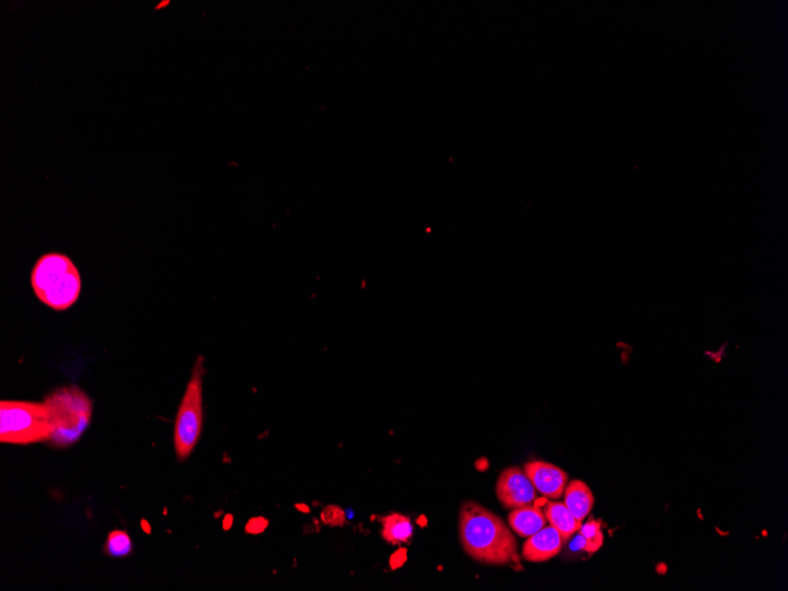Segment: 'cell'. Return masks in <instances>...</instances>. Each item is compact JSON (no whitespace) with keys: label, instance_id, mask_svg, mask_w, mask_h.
I'll return each instance as SVG.
<instances>
[{"label":"cell","instance_id":"6da1fadb","mask_svg":"<svg viewBox=\"0 0 788 591\" xmlns=\"http://www.w3.org/2000/svg\"><path fill=\"white\" fill-rule=\"evenodd\" d=\"M460 538L465 553L477 562L490 565L520 562L515 536L498 516L476 502H465L462 505Z\"/></svg>","mask_w":788,"mask_h":591},{"label":"cell","instance_id":"7a4b0ae2","mask_svg":"<svg viewBox=\"0 0 788 591\" xmlns=\"http://www.w3.org/2000/svg\"><path fill=\"white\" fill-rule=\"evenodd\" d=\"M31 284L36 297L55 310H65L79 300L82 280L68 255L47 253L33 266Z\"/></svg>","mask_w":788,"mask_h":591},{"label":"cell","instance_id":"3957f363","mask_svg":"<svg viewBox=\"0 0 788 591\" xmlns=\"http://www.w3.org/2000/svg\"><path fill=\"white\" fill-rule=\"evenodd\" d=\"M51 426L49 442L54 448H69L80 441L92 418V401L79 386L62 387L46 401Z\"/></svg>","mask_w":788,"mask_h":591},{"label":"cell","instance_id":"277c9868","mask_svg":"<svg viewBox=\"0 0 788 591\" xmlns=\"http://www.w3.org/2000/svg\"><path fill=\"white\" fill-rule=\"evenodd\" d=\"M51 435L46 404L35 401L0 402V441L5 444L29 445L47 442Z\"/></svg>","mask_w":788,"mask_h":591},{"label":"cell","instance_id":"5b68a950","mask_svg":"<svg viewBox=\"0 0 788 591\" xmlns=\"http://www.w3.org/2000/svg\"><path fill=\"white\" fill-rule=\"evenodd\" d=\"M203 359L199 358L192 368L190 383L177 412L174 444L179 460L191 456L198 444L203 426Z\"/></svg>","mask_w":788,"mask_h":591},{"label":"cell","instance_id":"8992f818","mask_svg":"<svg viewBox=\"0 0 788 591\" xmlns=\"http://www.w3.org/2000/svg\"><path fill=\"white\" fill-rule=\"evenodd\" d=\"M496 494L505 509L527 507L538 500L535 486L520 468H509L502 472Z\"/></svg>","mask_w":788,"mask_h":591},{"label":"cell","instance_id":"52a82bcc","mask_svg":"<svg viewBox=\"0 0 788 591\" xmlns=\"http://www.w3.org/2000/svg\"><path fill=\"white\" fill-rule=\"evenodd\" d=\"M525 475L531 480L536 490L550 500H558L564 494L568 485V474L542 460H532L524 465Z\"/></svg>","mask_w":788,"mask_h":591},{"label":"cell","instance_id":"ba28073f","mask_svg":"<svg viewBox=\"0 0 788 591\" xmlns=\"http://www.w3.org/2000/svg\"><path fill=\"white\" fill-rule=\"evenodd\" d=\"M563 538L554 527H544L528 537L523 545V559L532 563L547 562L557 556L563 546Z\"/></svg>","mask_w":788,"mask_h":591},{"label":"cell","instance_id":"9c48e42d","mask_svg":"<svg viewBox=\"0 0 788 591\" xmlns=\"http://www.w3.org/2000/svg\"><path fill=\"white\" fill-rule=\"evenodd\" d=\"M509 526L521 537L528 538L538 533L547 524L546 513L535 505L513 510L509 515Z\"/></svg>","mask_w":788,"mask_h":591},{"label":"cell","instance_id":"30bf717a","mask_svg":"<svg viewBox=\"0 0 788 591\" xmlns=\"http://www.w3.org/2000/svg\"><path fill=\"white\" fill-rule=\"evenodd\" d=\"M595 497L593 491L582 480H572L564 491V504L571 510L573 517L583 523L594 508Z\"/></svg>","mask_w":788,"mask_h":591},{"label":"cell","instance_id":"8fae6325","mask_svg":"<svg viewBox=\"0 0 788 591\" xmlns=\"http://www.w3.org/2000/svg\"><path fill=\"white\" fill-rule=\"evenodd\" d=\"M544 513H546L547 522L558 530L564 543L568 542L573 535L579 533L580 527H582V522L573 517L564 502H549L544 509Z\"/></svg>","mask_w":788,"mask_h":591},{"label":"cell","instance_id":"7c38bea8","mask_svg":"<svg viewBox=\"0 0 788 591\" xmlns=\"http://www.w3.org/2000/svg\"><path fill=\"white\" fill-rule=\"evenodd\" d=\"M413 526L409 517L401 513H391L383 520L381 536L390 545L408 543L413 537Z\"/></svg>","mask_w":788,"mask_h":591},{"label":"cell","instance_id":"4fadbf2b","mask_svg":"<svg viewBox=\"0 0 788 591\" xmlns=\"http://www.w3.org/2000/svg\"><path fill=\"white\" fill-rule=\"evenodd\" d=\"M603 542H605V536L601 530V523L594 519H590L580 527V536L575 539L576 545L589 553H597L603 545Z\"/></svg>","mask_w":788,"mask_h":591},{"label":"cell","instance_id":"5bb4252c","mask_svg":"<svg viewBox=\"0 0 788 591\" xmlns=\"http://www.w3.org/2000/svg\"><path fill=\"white\" fill-rule=\"evenodd\" d=\"M105 552L106 555L113 557H127L132 552L131 536L123 530H114L110 533L106 539Z\"/></svg>","mask_w":788,"mask_h":591},{"label":"cell","instance_id":"9a60e30c","mask_svg":"<svg viewBox=\"0 0 788 591\" xmlns=\"http://www.w3.org/2000/svg\"><path fill=\"white\" fill-rule=\"evenodd\" d=\"M321 519L331 527H343L346 522L345 512L336 505H329L321 512Z\"/></svg>","mask_w":788,"mask_h":591},{"label":"cell","instance_id":"2e32d148","mask_svg":"<svg viewBox=\"0 0 788 591\" xmlns=\"http://www.w3.org/2000/svg\"><path fill=\"white\" fill-rule=\"evenodd\" d=\"M266 527H267V522L265 519H258L250 520V523L247 526V530L251 534H258L262 533Z\"/></svg>","mask_w":788,"mask_h":591}]
</instances>
